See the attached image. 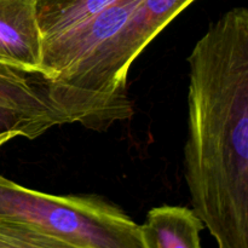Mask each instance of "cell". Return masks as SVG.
<instances>
[{"label":"cell","instance_id":"cell-1","mask_svg":"<svg viewBox=\"0 0 248 248\" xmlns=\"http://www.w3.org/2000/svg\"><path fill=\"white\" fill-rule=\"evenodd\" d=\"M184 174L218 248H248V10L213 22L188 57Z\"/></svg>","mask_w":248,"mask_h":248},{"label":"cell","instance_id":"cell-2","mask_svg":"<svg viewBox=\"0 0 248 248\" xmlns=\"http://www.w3.org/2000/svg\"><path fill=\"white\" fill-rule=\"evenodd\" d=\"M0 217L33 225L79 248H143L140 225L97 195H51L0 176Z\"/></svg>","mask_w":248,"mask_h":248},{"label":"cell","instance_id":"cell-3","mask_svg":"<svg viewBox=\"0 0 248 248\" xmlns=\"http://www.w3.org/2000/svg\"><path fill=\"white\" fill-rule=\"evenodd\" d=\"M195 0H143L123 33L109 48L102 74V90L113 97L127 96L131 65L144 48Z\"/></svg>","mask_w":248,"mask_h":248},{"label":"cell","instance_id":"cell-4","mask_svg":"<svg viewBox=\"0 0 248 248\" xmlns=\"http://www.w3.org/2000/svg\"><path fill=\"white\" fill-rule=\"evenodd\" d=\"M0 106L58 123L81 124V116L46 73L0 62Z\"/></svg>","mask_w":248,"mask_h":248},{"label":"cell","instance_id":"cell-5","mask_svg":"<svg viewBox=\"0 0 248 248\" xmlns=\"http://www.w3.org/2000/svg\"><path fill=\"white\" fill-rule=\"evenodd\" d=\"M0 62L43 72L35 0H0Z\"/></svg>","mask_w":248,"mask_h":248},{"label":"cell","instance_id":"cell-6","mask_svg":"<svg viewBox=\"0 0 248 248\" xmlns=\"http://www.w3.org/2000/svg\"><path fill=\"white\" fill-rule=\"evenodd\" d=\"M203 224L193 210L164 205L147 213L140 225L143 248H202L200 232Z\"/></svg>","mask_w":248,"mask_h":248},{"label":"cell","instance_id":"cell-7","mask_svg":"<svg viewBox=\"0 0 248 248\" xmlns=\"http://www.w3.org/2000/svg\"><path fill=\"white\" fill-rule=\"evenodd\" d=\"M116 1L118 0H35L43 50Z\"/></svg>","mask_w":248,"mask_h":248},{"label":"cell","instance_id":"cell-8","mask_svg":"<svg viewBox=\"0 0 248 248\" xmlns=\"http://www.w3.org/2000/svg\"><path fill=\"white\" fill-rule=\"evenodd\" d=\"M0 248H79L27 223L0 217Z\"/></svg>","mask_w":248,"mask_h":248},{"label":"cell","instance_id":"cell-9","mask_svg":"<svg viewBox=\"0 0 248 248\" xmlns=\"http://www.w3.org/2000/svg\"><path fill=\"white\" fill-rule=\"evenodd\" d=\"M55 126L60 125L51 118L0 106V147L17 137L38 138Z\"/></svg>","mask_w":248,"mask_h":248}]
</instances>
